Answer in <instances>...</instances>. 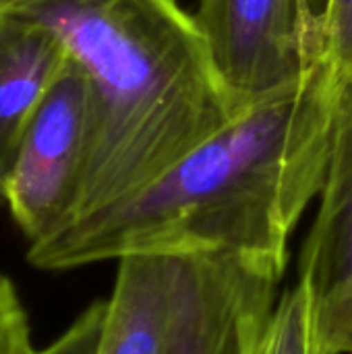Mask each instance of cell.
I'll return each mask as SVG.
<instances>
[{
  "label": "cell",
  "mask_w": 352,
  "mask_h": 354,
  "mask_svg": "<svg viewBox=\"0 0 352 354\" xmlns=\"http://www.w3.org/2000/svg\"><path fill=\"white\" fill-rule=\"evenodd\" d=\"M334 83L322 58L143 189L29 245L27 261L64 272L137 253L230 251L286 268L288 239L322 189Z\"/></svg>",
  "instance_id": "6da1fadb"
},
{
  "label": "cell",
  "mask_w": 352,
  "mask_h": 354,
  "mask_svg": "<svg viewBox=\"0 0 352 354\" xmlns=\"http://www.w3.org/2000/svg\"><path fill=\"white\" fill-rule=\"evenodd\" d=\"M193 17L241 110L295 85L324 58L315 0H197Z\"/></svg>",
  "instance_id": "3957f363"
},
{
  "label": "cell",
  "mask_w": 352,
  "mask_h": 354,
  "mask_svg": "<svg viewBox=\"0 0 352 354\" xmlns=\"http://www.w3.org/2000/svg\"><path fill=\"white\" fill-rule=\"evenodd\" d=\"M106 322V301L91 303L56 340L33 354H98Z\"/></svg>",
  "instance_id": "7c38bea8"
},
{
  "label": "cell",
  "mask_w": 352,
  "mask_h": 354,
  "mask_svg": "<svg viewBox=\"0 0 352 354\" xmlns=\"http://www.w3.org/2000/svg\"><path fill=\"white\" fill-rule=\"evenodd\" d=\"M180 274L183 255L137 253L118 259L98 354L166 353Z\"/></svg>",
  "instance_id": "52a82bcc"
},
{
  "label": "cell",
  "mask_w": 352,
  "mask_h": 354,
  "mask_svg": "<svg viewBox=\"0 0 352 354\" xmlns=\"http://www.w3.org/2000/svg\"><path fill=\"white\" fill-rule=\"evenodd\" d=\"M27 309L10 278L0 274V354H33Z\"/></svg>",
  "instance_id": "8fae6325"
},
{
  "label": "cell",
  "mask_w": 352,
  "mask_h": 354,
  "mask_svg": "<svg viewBox=\"0 0 352 354\" xmlns=\"http://www.w3.org/2000/svg\"><path fill=\"white\" fill-rule=\"evenodd\" d=\"M89 133V79L68 54L23 133L6 183L4 205L27 245L56 234L75 220Z\"/></svg>",
  "instance_id": "277c9868"
},
{
  "label": "cell",
  "mask_w": 352,
  "mask_h": 354,
  "mask_svg": "<svg viewBox=\"0 0 352 354\" xmlns=\"http://www.w3.org/2000/svg\"><path fill=\"white\" fill-rule=\"evenodd\" d=\"M299 278L309 286L328 354H352V73L336 77L319 209Z\"/></svg>",
  "instance_id": "8992f818"
},
{
  "label": "cell",
  "mask_w": 352,
  "mask_h": 354,
  "mask_svg": "<svg viewBox=\"0 0 352 354\" xmlns=\"http://www.w3.org/2000/svg\"><path fill=\"white\" fill-rule=\"evenodd\" d=\"M284 266L230 251L183 253L164 354H255Z\"/></svg>",
  "instance_id": "5b68a950"
},
{
  "label": "cell",
  "mask_w": 352,
  "mask_h": 354,
  "mask_svg": "<svg viewBox=\"0 0 352 354\" xmlns=\"http://www.w3.org/2000/svg\"><path fill=\"white\" fill-rule=\"evenodd\" d=\"M0 8L50 29L89 79V151L73 222L143 189L243 112L176 0H0Z\"/></svg>",
  "instance_id": "7a4b0ae2"
},
{
  "label": "cell",
  "mask_w": 352,
  "mask_h": 354,
  "mask_svg": "<svg viewBox=\"0 0 352 354\" xmlns=\"http://www.w3.org/2000/svg\"><path fill=\"white\" fill-rule=\"evenodd\" d=\"M322 56L334 77L352 73V0H324Z\"/></svg>",
  "instance_id": "30bf717a"
},
{
  "label": "cell",
  "mask_w": 352,
  "mask_h": 354,
  "mask_svg": "<svg viewBox=\"0 0 352 354\" xmlns=\"http://www.w3.org/2000/svg\"><path fill=\"white\" fill-rule=\"evenodd\" d=\"M66 60L50 29L0 8V205L23 133Z\"/></svg>",
  "instance_id": "ba28073f"
},
{
  "label": "cell",
  "mask_w": 352,
  "mask_h": 354,
  "mask_svg": "<svg viewBox=\"0 0 352 354\" xmlns=\"http://www.w3.org/2000/svg\"><path fill=\"white\" fill-rule=\"evenodd\" d=\"M255 354H328L317 332L311 290L301 278L276 301Z\"/></svg>",
  "instance_id": "9c48e42d"
}]
</instances>
